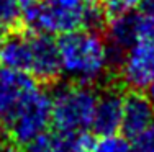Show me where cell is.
<instances>
[{"label":"cell","instance_id":"obj_9","mask_svg":"<svg viewBox=\"0 0 154 152\" xmlns=\"http://www.w3.org/2000/svg\"><path fill=\"white\" fill-rule=\"evenodd\" d=\"M123 98L116 92H107L97 97L94 116H92V131L97 136H108L120 131L123 115Z\"/></svg>","mask_w":154,"mask_h":152},{"label":"cell","instance_id":"obj_21","mask_svg":"<svg viewBox=\"0 0 154 152\" xmlns=\"http://www.w3.org/2000/svg\"><path fill=\"white\" fill-rule=\"evenodd\" d=\"M3 142V131H2V126H0V144Z\"/></svg>","mask_w":154,"mask_h":152},{"label":"cell","instance_id":"obj_16","mask_svg":"<svg viewBox=\"0 0 154 152\" xmlns=\"http://www.w3.org/2000/svg\"><path fill=\"white\" fill-rule=\"evenodd\" d=\"M103 5L105 12L108 18L123 15V13H130L139 8L143 0H100Z\"/></svg>","mask_w":154,"mask_h":152},{"label":"cell","instance_id":"obj_11","mask_svg":"<svg viewBox=\"0 0 154 152\" xmlns=\"http://www.w3.org/2000/svg\"><path fill=\"white\" fill-rule=\"evenodd\" d=\"M21 25V12L18 0H0V33L7 34Z\"/></svg>","mask_w":154,"mask_h":152},{"label":"cell","instance_id":"obj_17","mask_svg":"<svg viewBox=\"0 0 154 152\" xmlns=\"http://www.w3.org/2000/svg\"><path fill=\"white\" fill-rule=\"evenodd\" d=\"M131 152H154V119L148 128L131 139Z\"/></svg>","mask_w":154,"mask_h":152},{"label":"cell","instance_id":"obj_8","mask_svg":"<svg viewBox=\"0 0 154 152\" xmlns=\"http://www.w3.org/2000/svg\"><path fill=\"white\" fill-rule=\"evenodd\" d=\"M154 119V103L146 95L133 92L123 98V115L120 131L128 139H133L146 129Z\"/></svg>","mask_w":154,"mask_h":152},{"label":"cell","instance_id":"obj_7","mask_svg":"<svg viewBox=\"0 0 154 152\" xmlns=\"http://www.w3.org/2000/svg\"><path fill=\"white\" fill-rule=\"evenodd\" d=\"M38 85V80L26 72L2 67L0 70V121L5 123L20 100Z\"/></svg>","mask_w":154,"mask_h":152},{"label":"cell","instance_id":"obj_2","mask_svg":"<svg viewBox=\"0 0 154 152\" xmlns=\"http://www.w3.org/2000/svg\"><path fill=\"white\" fill-rule=\"evenodd\" d=\"M107 20L100 0H39L30 28L61 36L75 30L100 31Z\"/></svg>","mask_w":154,"mask_h":152},{"label":"cell","instance_id":"obj_5","mask_svg":"<svg viewBox=\"0 0 154 152\" xmlns=\"http://www.w3.org/2000/svg\"><path fill=\"white\" fill-rule=\"evenodd\" d=\"M125 85L133 92L146 90L154 80V41L139 38L123 52L118 62Z\"/></svg>","mask_w":154,"mask_h":152},{"label":"cell","instance_id":"obj_1","mask_svg":"<svg viewBox=\"0 0 154 152\" xmlns=\"http://www.w3.org/2000/svg\"><path fill=\"white\" fill-rule=\"evenodd\" d=\"M61 74L75 84L90 85L110 66L105 39L92 30H75L57 38Z\"/></svg>","mask_w":154,"mask_h":152},{"label":"cell","instance_id":"obj_4","mask_svg":"<svg viewBox=\"0 0 154 152\" xmlns=\"http://www.w3.org/2000/svg\"><path fill=\"white\" fill-rule=\"evenodd\" d=\"M5 124L18 146H26L45 134L51 126V95L36 85L20 100Z\"/></svg>","mask_w":154,"mask_h":152},{"label":"cell","instance_id":"obj_6","mask_svg":"<svg viewBox=\"0 0 154 152\" xmlns=\"http://www.w3.org/2000/svg\"><path fill=\"white\" fill-rule=\"evenodd\" d=\"M30 39V66L28 74L35 80L49 84L56 82L61 75V59L57 39L41 31L28 33Z\"/></svg>","mask_w":154,"mask_h":152},{"label":"cell","instance_id":"obj_18","mask_svg":"<svg viewBox=\"0 0 154 152\" xmlns=\"http://www.w3.org/2000/svg\"><path fill=\"white\" fill-rule=\"evenodd\" d=\"M0 152H21L18 149V144L15 142H5L3 141L2 144H0Z\"/></svg>","mask_w":154,"mask_h":152},{"label":"cell","instance_id":"obj_19","mask_svg":"<svg viewBox=\"0 0 154 152\" xmlns=\"http://www.w3.org/2000/svg\"><path fill=\"white\" fill-rule=\"evenodd\" d=\"M146 92H148V95H146V97H148V98H149V100H151L152 103H154V80H152L151 84L148 85V88H146Z\"/></svg>","mask_w":154,"mask_h":152},{"label":"cell","instance_id":"obj_13","mask_svg":"<svg viewBox=\"0 0 154 152\" xmlns=\"http://www.w3.org/2000/svg\"><path fill=\"white\" fill-rule=\"evenodd\" d=\"M64 141L66 152H94L95 151V137L89 131H79L72 134H61Z\"/></svg>","mask_w":154,"mask_h":152},{"label":"cell","instance_id":"obj_15","mask_svg":"<svg viewBox=\"0 0 154 152\" xmlns=\"http://www.w3.org/2000/svg\"><path fill=\"white\" fill-rule=\"evenodd\" d=\"M134 23H136L138 38L154 41V7L149 8L141 7L138 12L134 10Z\"/></svg>","mask_w":154,"mask_h":152},{"label":"cell","instance_id":"obj_10","mask_svg":"<svg viewBox=\"0 0 154 152\" xmlns=\"http://www.w3.org/2000/svg\"><path fill=\"white\" fill-rule=\"evenodd\" d=\"M0 64L5 69L28 74L30 66V39L28 33L10 31L0 41Z\"/></svg>","mask_w":154,"mask_h":152},{"label":"cell","instance_id":"obj_12","mask_svg":"<svg viewBox=\"0 0 154 152\" xmlns=\"http://www.w3.org/2000/svg\"><path fill=\"white\" fill-rule=\"evenodd\" d=\"M21 152H66V147L59 133H54V134L45 133L35 141L28 142L25 146V151Z\"/></svg>","mask_w":154,"mask_h":152},{"label":"cell","instance_id":"obj_20","mask_svg":"<svg viewBox=\"0 0 154 152\" xmlns=\"http://www.w3.org/2000/svg\"><path fill=\"white\" fill-rule=\"evenodd\" d=\"M141 7H144V8H149V7H154V0H143L141 5H139V8Z\"/></svg>","mask_w":154,"mask_h":152},{"label":"cell","instance_id":"obj_3","mask_svg":"<svg viewBox=\"0 0 154 152\" xmlns=\"http://www.w3.org/2000/svg\"><path fill=\"white\" fill-rule=\"evenodd\" d=\"M97 95L85 84H71L51 97V124L59 134L87 131L92 124Z\"/></svg>","mask_w":154,"mask_h":152},{"label":"cell","instance_id":"obj_14","mask_svg":"<svg viewBox=\"0 0 154 152\" xmlns=\"http://www.w3.org/2000/svg\"><path fill=\"white\" fill-rule=\"evenodd\" d=\"M94 152H131V141L118 133L100 136V139L95 142Z\"/></svg>","mask_w":154,"mask_h":152}]
</instances>
